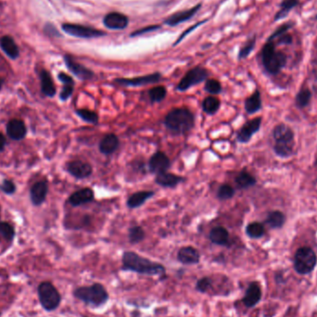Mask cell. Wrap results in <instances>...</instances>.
<instances>
[{
	"instance_id": "26",
	"label": "cell",
	"mask_w": 317,
	"mask_h": 317,
	"mask_svg": "<svg viewBox=\"0 0 317 317\" xmlns=\"http://www.w3.org/2000/svg\"><path fill=\"white\" fill-rule=\"evenodd\" d=\"M153 196H154L153 191H146V190L132 194L126 202L127 206L130 209L141 207L143 204H145L147 200H150Z\"/></svg>"
},
{
	"instance_id": "6",
	"label": "cell",
	"mask_w": 317,
	"mask_h": 317,
	"mask_svg": "<svg viewBox=\"0 0 317 317\" xmlns=\"http://www.w3.org/2000/svg\"><path fill=\"white\" fill-rule=\"evenodd\" d=\"M317 263V254L312 248L302 247L297 249L293 259V264L299 275H309L316 268Z\"/></svg>"
},
{
	"instance_id": "11",
	"label": "cell",
	"mask_w": 317,
	"mask_h": 317,
	"mask_svg": "<svg viewBox=\"0 0 317 317\" xmlns=\"http://www.w3.org/2000/svg\"><path fill=\"white\" fill-rule=\"evenodd\" d=\"M262 288L257 281H253L248 284L246 289L244 297L241 300L242 304L247 308H253L259 304L262 300Z\"/></svg>"
},
{
	"instance_id": "48",
	"label": "cell",
	"mask_w": 317,
	"mask_h": 317,
	"mask_svg": "<svg viewBox=\"0 0 317 317\" xmlns=\"http://www.w3.org/2000/svg\"><path fill=\"white\" fill-rule=\"evenodd\" d=\"M7 144V141H6V138L4 137L3 134L0 133V152H2L5 148V146Z\"/></svg>"
},
{
	"instance_id": "39",
	"label": "cell",
	"mask_w": 317,
	"mask_h": 317,
	"mask_svg": "<svg viewBox=\"0 0 317 317\" xmlns=\"http://www.w3.org/2000/svg\"><path fill=\"white\" fill-rule=\"evenodd\" d=\"M235 189L233 186L224 184L220 186L217 191V198L221 200H228L232 199L234 197Z\"/></svg>"
},
{
	"instance_id": "3",
	"label": "cell",
	"mask_w": 317,
	"mask_h": 317,
	"mask_svg": "<svg viewBox=\"0 0 317 317\" xmlns=\"http://www.w3.org/2000/svg\"><path fill=\"white\" fill-rule=\"evenodd\" d=\"M73 294L77 300L92 308L102 307L110 300V293L101 283L78 287L74 290Z\"/></svg>"
},
{
	"instance_id": "41",
	"label": "cell",
	"mask_w": 317,
	"mask_h": 317,
	"mask_svg": "<svg viewBox=\"0 0 317 317\" xmlns=\"http://www.w3.org/2000/svg\"><path fill=\"white\" fill-rule=\"evenodd\" d=\"M204 89L212 95H218L222 92V84L215 79H209L205 83Z\"/></svg>"
},
{
	"instance_id": "5",
	"label": "cell",
	"mask_w": 317,
	"mask_h": 317,
	"mask_svg": "<svg viewBox=\"0 0 317 317\" xmlns=\"http://www.w3.org/2000/svg\"><path fill=\"white\" fill-rule=\"evenodd\" d=\"M262 64L270 75H277L287 63V57L282 52H277L275 45L269 41L262 49Z\"/></svg>"
},
{
	"instance_id": "20",
	"label": "cell",
	"mask_w": 317,
	"mask_h": 317,
	"mask_svg": "<svg viewBox=\"0 0 317 317\" xmlns=\"http://www.w3.org/2000/svg\"><path fill=\"white\" fill-rule=\"evenodd\" d=\"M209 239L213 244H215L217 246H230V236L228 229L224 227H216L213 228L209 233Z\"/></svg>"
},
{
	"instance_id": "30",
	"label": "cell",
	"mask_w": 317,
	"mask_h": 317,
	"mask_svg": "<svg viewBox=\"0 0 317 317\" xmlns=\"http://www.w3.org/2000/svg\"><path fill=\"white\" fill-rule=\"evenodd\" d=\"M265 222L271 228H281L286 222V216L280 211H273L269 213Z\"/></svg>"
},
{
	"instance_id": "40",
	"label": "cell",
	"mask_w": 317,
	"mask_h": 317,
	"mask_svg": "<svg viewBox=\"0 0 317 317\" xmlns=\"http://www.w3.org/2000/svg\"><path fill=\"white\" fill-rule=\"evenodd\" d=\"M0 235L7 241L13 240L15 237L13 227L7 222H0Z\"/></svg>"
},
{
	"instance_id": "44",
	"label": "cell",
	"mask_w": 317,
	"mask_h": 317,
	"mask_svg": "<svg viewBox=\"0 0 317 317\" xmlns=\"http://www.w3.org/2000/svg\"><path fill=\"white\" fill-rule=\"evenodd\" d=\"M0 189L7 195H11L16 191V186L11 180L5 179L0 184Z\"/></svg>"
},
{
	"instance_id": "22",
	"label": "cell",
	"mask_w": 317,
	"mask_h": 317,
	"mask_svg": "<svg viewBox=\"0 0 317 317\" xmlns=\"http://www.w3.org/2000/svg\"><path fill=\"white\" fill-rule=\"evenodd\" d=\"M200 8V5H197V6L191 7L189 9L183 10V11H180V12H177V13L172 14L170 17H168L166 19L164 22H165V24L169 25V26H176L179 23L190 20L194 15L199 11Z\"/></svg>"
},
{
	"instance_id": "7",
	"label": "cell",
	"mask_w": 317,
	"mask_h": 317,
	"mask_svg": "<svg viewBox=\"0 0 317 317\" xmlns=\"http://www.w3.org/2000/svg\"><path fill=\"white\" fill-rule=\"evenodd\" d=\"M42 307L48 312L55 311L62 303V296L52 283L42 282L37 289Z\"/></svg>"
},
{
	"instance_id": "34",
	"label": "cell",
	"mask_w": 317,
	"mask_h": 317,
	"mask_svg": "<svg viewBox=\"0 0 317 317\" xmlns=\"http://www.w3.org/2000/svg\"><path fill=\"white\" fill-rule=\"evenodd\" d=\"M145 237V231L141 227L135 226V227L129 228L128 239L131 244H138V243L143 241Z\"/></svg>"
},
{
	"instance_id": "35",
	"label": "cell",
	"mask_w": 317,
	"mask_h": 317,
	"mask_svg": "<svg viewBox=\"0 0 317 317\" xmlns=\"http://www.w3.org/2000/svg\"><path fill=\"white\" fill-rule=\"evenodd\" d=\"M312 92L308 88H302L295 97V104L300 109L305 108L310 103Z\"/></svg>"
},
{
	"instance_id": "28",
	"label": "cell",
	"mask_w": 317,
	"mask_h": 317,
	"mask_svg": "<svg viewBox=\"0 0 317 317\" xmlns=\"http://www.w3.org/2000/svg\"><path fill=\"white\" fill-rule=\"evenodd\" d=\"M262 109V97L261 93L259 90H256L255 92L249 96L245 100V110L248 114H253L257 111Z\"/></svg>"
},
{
	"instance_id": "10",
	"label": "cell",
	"mask_w": 317,
	"mask_h": 317,
	"mask_svg": "<svg viewBox=\"0 0 317 317\" xmlns=\"http://www.w3.org/2000/svg\"><path fill=\"white\" fill-rule=\"evenodd\" d=\"M161 80V75L155 73L147 76H138L134 78H117L114 80L115 83L123 86H142L147 84L158 83Z\"/></svg>"
},
{
	"instance_id": "16",
	"label": "cell",
	"mask_w": 317,
	"mask_h": 317,
	"mask_svg": "<svg viewBox=\"0 0 317 317\" xmlns=\"http://www.w3.org/2000/svg\"><path fill=\"white\" fill-rule=\"evenodd\" d=\"M177 261L184 265H194L200 262V251L192 246L182 247L177 252Z\"/></svg>"
},
{
	"instance_id": "36",
	"label": "cell",
	"mask_w": 317,
	"mask_h": 317,
	"mask_svg": "<svg viewBox=\"0 0 317 317\" xmlns=\"http://www.w3.org/2000/svg\"><path fill=\"white\" fill-rule=\"evenodd\" d=\"M76 113L85 123L92 124H98L99 117H98L97 112H95L93 110H87V109H80V110H76Z\"/></svg>"
},
{
	"instance_id": "31",
	"label": "cell",
	"mask_w": 317,
	"mask_h": 317,
	"mask_svg": "<svg viewBox=\"0 0 317 317\" xmlns=\"http://www.w3.org/2000/svg\"><path fill=\"white\" fill-rule=\"evenodd\" d=\"M214 280L211 276H202L197 280L195 285V290L202 294L210 293L214 290Z\"/></svg>"
},
{
	"instance_id": "19",
	"label": "cell",
	"mask_w": 317,
	"mask_h": 317,
	"mask_svg": "<svg viewBox=\"0 0 317 317\" xmlns=\"http://www.w3.org/2000/svg\"><path fill=\"white\" fill-rule=\"evenodd\" d=\"M49 191V185L47 181L41 180L39 182H36L34 186H32L30 190V198L35 206H39L46 200L47 195Z\"/></svg>"
},
{
	"instance_id": "43",
	"label": "cell",
	"mask_w": 317,
	"mask_h": 317,
	"mask_svg": "<svg viewBox=\"0 0 317 317\" xmlns=\"http://www.w3.org/2000/svg\"><path fill=\"white\" fill-rule=\"evenodd\" d=\"M63 88L60 94V98L62 101H66L68 98L72 97L74 90H75V81L70 82V83H63Z\"/></svg>"
},
{
	"instance_id": "51",
	"label": "cell",
	"mask_w": 317,
	"mask_h": 317,
	"mask_svg": "<svg viewBox=\"0 0 317 317\" xmlns=\"http://www.w3.org/2000/svg\"></svg>"
},
{
	"instance_id": "49",
	"label": "cell",
	"mask_w": 317,
	"mask_h": 317,
	"mask_svg": "<svg viewBox=\"0 0 317 317\" xmlns=\"http://www.w3.org/2000/svg\"><path fill=\"white\" fill-rule=\"evenodd\" d=\"M292 41V38H291V36L290 35H281V39H280V42L283 43V44H290Z\"/></svg>"
},
{
	"instance_id": "14",
	"label": "cell",
	"mask_w": 317,
	"mask_h": 317,
	"mask_svg": "<svg viewBox=\"0 0 317 317\" xmlns=\"http://www.w3.org/2000/svg\"><path fill=\"white\" fill-rule=\"evenodd\" d=\"M171 166L170 158L162 152H155L149 161V169L152 173L167 172Z\"/></svg>"
},
{
	"instance_id": "8",
	"label": "cell",
	"mask_w": 317,
	"mask_h": 317,
	"mask_svg": "<svg viewBox=\"0 0 317 317\" xmlns=\"http://www.w3.org/2000/svg\"><path fill=\"white\" fill-rule=\"evenodd\" d=\"M209 76V72L205 68L197 66L193 69L188 71L185 76L181 79L176 89L180 92H185L187 89L191 88L194 85L205 81Z\"/></svg>"
},
{
	"instance_id": "4",
	"label": "cell",
	"mask_w": 317,
	"mask_h": 317,
	"mask_svg": "<svg viewBox=\"0 0 317 317\" xmlns=\"http://www.w3.org/2000/svg\"><path fill=\"white\" fill-rule=\"evenodd\" d=\"M272 137L275 141L274 152L280 158H289L293 153L294 148V133L286 124H277L272 132Z\"/></svg>"
},
{
	"instance_id": "15",
	"label": "cell",
	"mask_w": 317,
	"mask_h": 317,
	"mask_svg": "<svg viewBox=\"0 0 317 317\" xmlns=\"http://www.w3.org/2000/svg\"><path fill=\"white\" fill-rule=\"evenodd\" d=\"M64 62L67 68L81 80H91L94 78V73L91 70L84 67L82 64L76 62L71 56H64Z\"/></svg>"
},
{
	"instance_id": "1",
	"label": "cell",
	"mask_w": 317,
	"mask_h": 317,
	"mask_svg": "<svg viewBox=\"0 0 317 317\" xmlns=\"http://www.w3.org/2000/svg\"><path fill=\"white\" fill-rule=\"evenodd\" d=\"M121 270L147 276H164L166 273L165 266L163 264L129 250L123 253Z\"/></svg>"
},
{
	"instance_id": "21",
	"label": "cell",
	"mask_w": 317,
	"mask_h": 317,
	"mask_svg": "<svg viewBox=\"0 0 317 317\" xmlns=\"http://www.w3.org/2000/svg\"><path fill=\"white\" fill-rule=\"evenodd\" d=\"M7 134L13 140H21L27 134L26 125L21 120H10L7 124Z\"/></svg>"
},
{
	"instance_id": "42",
	"label": "cell",
	"mask_w": 317,
	"mask_h": 317,
	"mask_svg": "<svg viewBox=\"0 0 317 317\" xmlns=\"http://www.w3.org/2000/svg\"><path fill=\"white\" fill-rule=\"evenodd\" d=\"M255 37H253V38H251L250 40H248V41L244 45V47L240 49V51H239V53H238V59H239V60H243V59L247 58V57L251 53V51L253 50L254 47H255Z\"/></svg>"
},
{
	"instance_id": "27",
	"label": "cell",
	"mask_w": 317,
	"mask_h": 317,
	"mask_svg": "<svg viewBox=\"0 0 317 317\" xmlns=\"http://www.w3.org/2000/svg\"><path fill=\"white\" fill-rule=\"evenodd\" d=\"M0 47L10 59L15 60L19 57V49L10 36L5 35L0 39Z\"/></svg>"
},
{
	"instance_id": "45",
	"label": "cell",
	"mask_w": 317,
	"mask_h": 317,
	"mask_svg": "<svg viewBox=\"0 0 317 317\" xmlns=\"http://www.w3.org/2000/svg\"><path fill=\"white\" fill-rule=\"evenodd\" d=\"M159 28V25H151V26H147V27L141 28L138 31H135L134 33H132L131 36H137V35H144L147 33H150V32H153V31H156Z\"/></svg>"
},
{
	"instance_id": "38",
	"label": "cell",
	"mask_w": 317,
	"mask_h": 317,
	"mask_svg": "<svg viewBox=\"0 0 317 317\" xmlns=\"http://www.w3.org/2000/svg\"><path fill=\"white\" fill-rule=\"evenodd\" d=\"M298 3V0H284L280 5V10L276 14L275 20L277 21L279 19L285 18L293 7H296Z\"/></svg>"
},
{
	"instance_id": "33",
	"label": "cell",
	"mask_w": 317,
	"mask_h": 317,
	"mask_svg": "<svg viewBox=\"0 0 317 317\" xmlns=\"http://www.w3.org/2000/svg\"><path fill=\"white\" fill-rule=\"evenodd\" d=\"M265 233V229L263 225L259 222H252L249 223L246 228V234L248 238L252 239L261 238Z\"/></svg>"
},
{
	"instance_id": "17",
	"label": "cell",
	"mask_w": 317,
	"mask_h": 317,
	"mask_svg": "<svg viewBox=\"0 0 317 317\" xmlns=\"http://www.w3.org/2000/svg\"><path fill=\"white\" fill-rule=\"evenodd\" d=\"M94 199H95L94 190L90 187H84L72 194L70 196L68 201L72 206L78 207V206L89 203L91 201H93Z\"/></svg>"
},
{
	"instance_id": "37",
	"label": "cell",
	"mask_w": 317,
	"mask_h": 317,
	"mask_svg": "<svg viewBox=\"0 0 317 317\" xmlns=\"http://www.w3.org/2000/svg\"><path fill=\"white\" fill-rule=\"evenodd\" d=\"M166 95H167V91L165 87L162 85L155 86L149 91V97L152 103H157V102L162 101L165 98Z\"/></svg>"
},
{
	"instance_id": "32",
	"label": "cell",
	"mask_w": 317,
	"mask_h": 317,
	"mask_svg": "<svg viewBox=\"0 0 317 317\" xmlns=\"http://www.w3.org/2000/svg\"><path fill=\"white\" fill-rule=\"evenodd\" d=\"M221 101L215 97H207L202 102V110L209 115H214L220 109Z\"/></svg>"
},
{
	"instance_id": "12",
	"label": "cell",
	"mask_w": 317,
	"mask_h": 317,
	"mask_svg": "<svg viewBox=\"0 0 317 317\" xmlns=\"http://www.w3.org/2000/svg\"><path fill=\"white\" fill-rule=\"evenodd\" d=\"M262 125V118L257 117L250 120L244 124L240 128V130L238 132L237 139L240 143H248L251 139L252 136L260 130Z\"/></svg>"
},
{
	"instance_id": "47",
	"label": "cell",
	"mask_w": 317,
	"mask_h": 317,
	"mask_svg": "<svg viewBox=\"0 0 317 317\" xmlns=\"http://www.w3.org/2000/svg\"><path fill=\"white\" fill-rule=\"evenodd\" d=\"M204 22H205V21H200L199 23L195 24V25H193V26H191V27L189 28L188 30H186V32H184V33H183L182 35H180L179 38L177 39V41L175 42V44H174V45H177V44H178L180 41H182V40H183V39H184V38L186 37V35L190 34V33H191L192 31H194V30H195V28L199 27L200 25H201V24H202V23H204Z\"/></svg>"
},
{
	"instance_id": "46",
	"label": "cell",
	"mask_w": 317,
	"mask_h": 317,
	"mask_svg": "<svg viewBox=\"0 0 317 317\" xmlns=\"http://www.w3.org/2000/svg\"><path fill=\"white\" fill-rule=\"evenodd\" d=\"M291 25H292V24H289V23H287V24H284V25L281 26V27L278 28V29L276 30V32L270 36L269 41H271V40L275 39L276 37H279V36H281V35H285V33H286V32H287V31L291 27Z\"/></svg>"
},
{
	"instance_id": "23",
	"label": "cell",
	"mask_w": 317,
	"mask_h": 317,
	"mask_svg": "<svg viewBox=\"0 0 317 317\" xmlns=\"http://www.w3.org/2000/svg\"><path fill=\"white\" fill-rule=\"evenodd\" d=\"M184 181H185L184 177L167 172L158 173L155 178V182L157 185L162 187H169V188H173Z\"/></svg>"
},
{
	"instance_id": "25",
	"label": "cell",
	"mask_w": 317,
	"mask_h": 317,
	"mask_svg": "<svg viewBox=\"0 0 317 317\" xmlns=\"http://www.w3.org/2000/svg\"><path fill=\"white\" fill-rule=\"evenodd\" d=\"M42 93L47 97H53L56 95V87L52 77L48 71L42 70L40 73Z\"/></svg>"
},
{
	"instance_id": "29",
	"label": "cell",
	"mask_w": 317,
	"mask_h": 317,
	"mask_svg": "<svg viewBox=\"0 0 317 317\" xmlns=\"http://www.w3.org/2000/svg\"><path fill=\"white\" fill-rule=\"evenodd\" d=\"M236 184L240 189H247L254 186L257 181L256 178L247 171H242L236 177Z\"/></svg>"
},
{
	"instance_id": "24",
	"label": "cell",
	"mask_w": 317,
	"mask_h": 317,
	"mask_svg": "<svg viewBox=\"0 0 317 317\" xmlns=\"http://www.w3.org/2000/svg\"><path fill=\"white\" fill-rule=\"evenodd\" d=\"M119 146L120 140L117 136L114 134H108L101 139L98 149L104 155H110L117 151Z\"/></svg>"
},
{
	"instance_id": "50",
	"label": "cell",
	"mask_w": 317,
	"mask_h": 317,
	"mask_svg": "<svg viewBox=\"0 0 317 317\" xmlns=\"http://www.w3.org/2000/svg\"><path fill=\"white\" fill-rule=\"evenodd\" d=\"M1 87H2V80L0 79V90H1Z\"/></svg>"
},
{
	"instance_id": "9",
	"label": "cell",
	"mask_w": 317,
	"mask_h": 317,
	"mask_svg": "<svg viewBox=\"0 0 317 317\" xmlns=\"http://www.w3.org/2000/svg\"><path fill=\"white\" fill-rule=\"evenodd\" d=\"M62 30L68 35L80 37V38H96V37L106 35L104 32L99 31L96 28L89 27L85 25H81V24H74V23L62 24Z\"/></svg>"
},
{
	"instance_id": "2",
	"label": "cell",
	"mask_w": 317,
	"mask_h": 317,
	"mask_svg": "<svg viewBox=\"0 0 317 317\" xmlns=\"http://www.w3.org/2000/svg\"><path fill=\"white\" fill-rule=\"evenodd\" d=\"M163 123L174 135H184L193 128L195 116L187 108H174L166 114Z\"/></svg>"
},
{
	"instance_id": "18",
	"label": "cell",
	"mask_w": 317,
	"mask_h": 317,
	"mask_svg": "<svg viewBox=\"0 0 317 317\" xmlns=\"http://www.w3.org/2000/svg\"><path fill=\"white\" fill-rule=\"evenodd\" d=\"M103 23L106 27L111 30H124L128 26L129 20L124 14L110 12L104 17Z\"/></svg>"
},
{
	"instance_id": "13",
	"label": "cell",
	"mask_w": 317,
	"mask_h": 317,
	"mask_svg": "<svg viewBox=\"0 0 317 317\" xmlns=\"http://www.w3.org/2000/svg\"><path fill=\"white\" fill-rule=\"evenodd\" d=\"M66 169L71 175L77 179H85L93 172V167L83 160H73L67 163Z\"/></svg>"
}]
</instances>
